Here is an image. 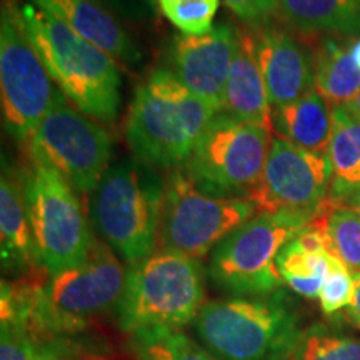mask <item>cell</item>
<instances>
[{"instance_id": "cell-22", "label": "cell", "mask_w": 360, "mask_h": 360, "mask_svg": "<svg viewBox=\"0 0 360 360\" xmlns=\"http://www.w3.org/2000/svg\"><path fill=\"white\" fill-rule=\"evenodd\" d=\"M277 15L302 34L360 32V0H277Z\"/></svg>"}, {"instance_id": "cell-9", "label": "cell", "mask_w": 360, "mask_h": 360, "mask_svg": "<svg viewBox=\"0 0 360 360\" xmlns=\"http://www.w3.org/2000/svg\"><path fill=\"white\" fill-rule=\"evenodd\" d=\"M272 139L270 130L219 112L182 169L202 192L247 199L264 172Z\"/></svg>"}, {"instance_id": "cell-5", "label": "cell", "mask_w": 360, "mask_h": 360, "mask_svg": "<svg viewBox=\"0 0 360 360\" xmlns=\"http://www.w3.org/2000/svg\"><path fill=\"white\" fill-rule=\"evenodd\" d=\"M204 269L200 260L155 250L130 265L119 310L125 334L148 327L182 328L204 307Z\"/></svg>"}, {"instance_id": "cell-11", "label": "cell", "mask_w": 360, "mask_h": 360, "mask_svg": "<svg viewBox=\"0 0 360 360\" xmlns=\"http://www.w3.org/2000/svg\"><path fill=\"white\" fill-rule=\"evenodd\" d=\"M0 87L4 127L25 143L51 109L56 89L42 58L7 6L0 25Z\"/></svg>"}, {"instance_id": "cell-8", "label": "cell", "mask_w": 360, "mask_h": 360, "mask_svg": "<svg viewBox=\"0 0 360 360\" xmlns=\"http://www.w3.org/2000/svg\"><path fill=\"white\" fill-rule=\"evenodd\" d=\"M25 143L29 159L52 167L79 193L96 191L110 167L109 132L79 110L58 89L51 109Z\"/></svg>"}, {"instance_id": "cell-2", "label": "cell", "mask_w": 360, "mask_h": 360, "mask_svg": "<svg viewBox=\"0 0 360 360\" xmlns=\"http://www.w3.org/2000/svg\"><path fill=\"white\" fill-rule=\"evenodd\" d=\"M217 115L165 67L135 90L125 137L134 157L155 169H182Z\"/></svg>"}, {"instance_id": "cell-7", "label": "cell", "mask_w": 360, "mask_h": 360, "mask_svg": "<svg viewBox=\"0 0 360 360\" xmlns=\"http://www.w3.org/2000/svg\"><path fill=\"white\" fill-rule=\"evenodd\" d=\"M312 217L290 212L257 214L215 247L209 276L220 289L240 297L269 295L281 289L283 278L277 257Z\"/></svg>"}, {"instance_id": "cell-28", "label": "cell", "mask_w": 360, "mask_h": 360, "mask_svg": "<svg viewBox=\"0 0 360 360\" xmlns=\"http://www.w3.org/2000/svg\"><path fill=\"white\" fill-rule=\"evenodd\" d=\"M159 7L184 35H204L212 30L219 0H191L180 4H162Z\"/></svg>"}, {"instance_id": "cell-31", "label": "cell", "mask_w": 360, "mask_h": 360, "mask_svg": "<svg viewBox=\"0 0 360 360\" xmlns=\"http://www.w3.org/2000/svg\"><path fill=\"white\" fill-rule=\"evenodd\" d=\"M354 276V295L349 305V315L352 322L360 328V272H352Z\"/></svg>"}, {"instance_id": "cell-16", "label": "cell", "mask_w": 360, "mask_h": 360, "mask_svg": "<svg viewBox=\"0 0 360 360\" xmlns=\"http://www.w3.org/2000/svg\"><path fill=\"white\" fill-rule=\"evenodd\" d=\"M34 4L64 20L80 37L120 64L129 67L141 64L142 52L139 45L101 0H34Z\"/></svg>"}, {"instance_id": "cell-21", "label": "cell", "mask_w": 360, "mask_h": 360, "mask_svg": "<svg viewBox=\"0 0 360 360\" xmlns=\"http://www.w3.org/2000/svg\"><path fill=\"white\" fill-rule=\"evenodd\" d=\"M274 134L305 150L327 154L332 134L330 103L312 89L297 101L274 109Z\"/></svg>"}, {"instance_id": "cell-1", "label": "cell", "mask_w": 360, "mask_h": 360, "mask_svg": "<svg viewBox=\"0 0 360 360\" xmlns=\"http://www.w3.org/2000/svg\"><path fill=\"white\" fill-rule=\"evenodd\" d=\"M53 84L96 122L110 124L120 109L122 75L114 57L87 42L64 20L32 4L8 2Z\"/></svg>"}, {"instance_id": "cell-15", "label": "cell", "mask_w": 360, "mask_h": 360, "mask_svg": "<svg viewBox=\"0 0 360 360\" xmlns=\"http://www.w3.org/2000/svg\"><path fill=\"white\" fill-rule=\"evenodd\" d=\"M247 27L254 39L255 56L274 109L287 105L315 89V62L294 35L270 25L269 20Z\"/></svg>"}, {"instance_id": "cell-4", "label": "cell", "mask_w": 360, "mask_h": 360, "mask_svg": "<svg viewBox=\"0 0 360 360\" xmlns=\"http://www.w3.org/2000/svg\"><path fill=\"white\" fill-rule=\"evenodd\" d=\"M193 327L219 360H292L305 337L281 295L209 300Z\"/></svg>"}, {"instance_id": "cell-13", "label": "cell", "mask_w": 360, "mask_h": 360, "mask_svg": "<svg viewBox=\"0 0 360 360\" xmlns=\"http://www.w3.org/2000/svg\"><path fill=\"white\" fill-rule=\"evenodd\" d=\"M127 274L124 260L97 238L82 264L51 277L45 294L58 314L87 323L92 315L119 305Z\"/></svg>"}, {"instance_id": "cell-3", "label": "cell", "mask_w": 360, "mask_h": 360, "mask_svg": "<svg viewBox=\"0 0 360 360\" xmlns=\"http://www.w3.org/2000/svg\"><path fill=\"white\" fill-rule=\"evenodd\" d=\"M165 186L159 169L130 157L110 165L90 193L92 229L129 267L157 250Z\"/></svg>"}, {"instance_id": "cell-19", "label": "cell", "mask_w": 360, "mask_h": 360, "mask_svg": "<svg viewBox=\"0 0 360 360\" xmlns=\"http://www.w3.org/2000/svg\"><path fill=\"white\" fill-rule=\"evenodd\" d=\"M327 159L330 167L328 200L354 207L360 197V117L345 105L332 107Z\"/></svg>"}, {"instance_id": "cell-18", "label": "cell", "mask_w": 360, "mask_h": 360, "mask_svg": "<svg viewBox=\"0 0 360 360\" xmlns=\"http://www.w3.org/2000/svg\"><path fill=\"white\" fill-rule=\"evenodd\" d=\"M0 247L2 267L7 272L27 274L44 269L27 215L24 175L6 162L0 180Z\"/></svg>"}, {"instance_id": "cell-25", "label": "cell", "mask_w": 360, "mask_h": 360, "mask_svg": "<svg viewBox=\"0 0 360 360\" xmlns=\"http://www.w3.org/2000/svg\"><path fill=\"white\" fill-rule=\"evenodd\" d=\"M129 337L130 349L139 360H219L182 328L148 327Z\"/></svg>"}, {"instance_id": "cell-35", "label": "cell", "mask_w": 360, "mask_h": 360, "mask_svg": "<svg viewBox=\"0 0 360 360\" xmlns=\"http://www.w3.org/2000/svg\"><path fill=\"white\" fill-rule=\"evenodd\" d=\"M354 209H357V210H359V212H360V197H359V199H357V202H355Z\"/></svg>"}, {"instance_id": "cell-23", "label": "cell", "mask_w": 360, "mask_h": 360, "mask_svg": "<svg viewBox=\"0 0 360 360\" xmlns=\"http://www.w3.org/2000/svg\"><path fill=\"white\" fill-rule=\"evenodd\" d=\"M315 90L332 107L347 105L360 92V67L350 44L326 40L315 62Z\"/></svg>"}, {"instance_id": "cell-24", "label": "cell", "mask_w": 360, "mask_h": 360, "mask_svg": "<svg viewBox=\"0 0 360 360\" xmlns=\"http://www.w3.org/2000/svg\"><path fill=\"white\" fill-rule=\"evenodd\" d=\"M309 225L326 233L328 254L335 255L352 272H360V212L357 209L335 205L327 199Z\"/></svg>"}, {"instance_id": "cell-29", "label": "cell", "mask_w": 360, "mask_h": 360, "mask_svg": "<svg viewBox=\"0 0 360 360\" xmlns=\"http://www.w3.org/2000/svg\"><path fill=\"white\" fill-rule=\"evenodd\" d=\"M354 295V276L352 270L330 254V270L323 282L321 295L322 310L327 315L339 312L344 307H349Z\"/></svg>"}, {"instance_id": "cell-33", "label": "cell", "mask_w": 360, "mask_h": 360, "mask_svg": "<svg viewBox=\"0 0 360 360\" xmlns=\"http://www.w3.org/2000/svg\"><path fill=\"white\" fill-rule=\"evenodd\" d=\"M345 107H347V109H349L350 112H352V114L360 117V92H359V96L355 97L352 102L347 103V105H345Z\"/></svg>"}, {"instance_id": "cell-12", "label": "cell", "mask_w": 360, "mask_h": 360, "mask_svg": "<svg viewBox=\"0 0 360 360\" xmlns=\"http://www.w3.org/2000/svg\"><path fill=\"white\" fill-rule=\"evenodd\" d=\"M330 192L327 154H315L274 137L264 172L247 199L257 214L290 212L314 217Z\"/></svg>"}, {"instance_id": "cell-17", "label": "cell", "mask_w": 360, "mask_h": 360, "mask_svg": "<svg viewBox=\"0 0 360 360\" xmlns=\"http://www.w3.org/2000/svg\"><path fill=\"white\" fill-rule=\"evenodd\" d=\"M222 114L274 132V107L249 27L238 29L237 51L225 85Z\"/></svg>"}, {"instance_id": "cell-20", "label": "cell", "mask_w": 360, "mask_h": 360, "mask_svg": "<svg viewBox=\"0 0 360 360\" xmlns=\"http://www.w3.org/2000/svg\"><path fill=\"white\" fill-rule=\"evenodd\" d=\"M0 326V360H114V355L77 339V334H45Z\"/></svg>"}, {"instance_id": "cell-6", "label": "cell", "mask_w": 360, "mask_h": 360, "mask_svg": "<svg viewBox=\"0 0 360 360\" xmlns=\"http://www.w3.org/2000/svg\"><path fill=\"white\" fill-rule=\"evenodd\" d=\"M24 188L35 250L49 276L82 264L97 238L75 188L52 167L32 159Z\"/></svg>"}, {"instance_id": "cell-27", "label": "cell", "mask_w": 360, "mask_h": 360, "mask_svg": "<svg viewBox=\"0 0 360 360\" xmlns=\"http://www.w3.org/2000/svg\"><path fill=\"white\" fill-rule=\"evenodd\" d=\"M292 360H360V339L310 332Z\"/></svg>"}, {"instance_id": "cell-26", "label": "cell", "mask_w": 360, "mask_h": 360, "mask_svg": "<svg viewBox=\"0 0 360 360\" xmlns=\"http://www.w3.org/2000/svg\"><path fill=\"white\" fill-rule=\"evenodd\" d=\"M277 269L292 290L307 299H315L321 295L330 270V254L310 252L294 238L278 254Z\"/></svg>"}, {"instance_id": "cell-30", "label": "cell", "mask_w": 360, "mask_h": 360, "mask_svg": "<svg viewBox=\"0 0 360 360\" xmlns=\"http://www.w3.org/2000/svg\"><path fill=\"white\" fill-rule=\"evenodd\" d=\"M224 4L247 25L267 22L277 12V0H224Z\"/></svg>"}, {"instance_id": "cell-10", "label": "cell", "mask_w": 360, "mask_h": 360, "mask_svg": "<svg viewBox=\"0 0 360 360\" xmlns=\"http://www.w3.org/2000/svg\"><path fill=\"white\" fill-rule=\"evenodd\" d=\"M255 215L257 209L249 199L210 195L192 182L186 170H172L165 186L157 250L200 260Z\"/></svg>"}, {"instance_id": "cell-34", "label": "cell", "mask_w": 360, "mask_h": 360, "mask_svg": "<svg viewBox=\"0 0 360 360\" xmlns=\"http://www.w3.org/2000/svg\"><path fill=\"white\" fill-rule=\"evenodd\" d=\"M350 49H352L354 58H355V60H357V64L360 67V39L359 40H354V42H350Z\"/></svg>"}, {"instance_id": "cell-14", "label": "cell", "mask_w": 360, "mask_h": 360, "mask_svg": "<svg viewBox=\"0 0 360 360\" xmlns=\"http://www.w3.org/2000/svg\"><path fill=\"white\" fill-rule=\"evenodd\" d=\"M238 29L219 24L204 35H179L169 51L167 69L202 102L222 112L225 85L237 51Z\"/></svg>"}, {"instance_id": "cell-32", "label": "cell", "mask_w": 360, "mask_h": 360, "mask_svg": "<svg viewBox=\"0 0 360 360\" xmlns=\"http://www.w3.org/2000/svg\"><path fill=\"white\" fill-rule=\"evenodd\" d=\"M102 4H109V6L115 7L117 11L124 13H132V12H142L143 8L148 6L146 0H101Z\"/></svg>"}]
</instances>
